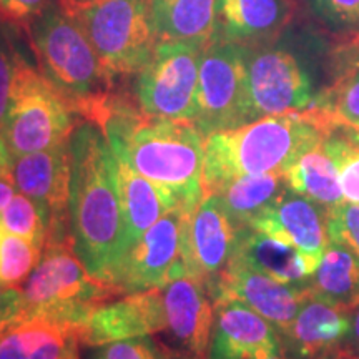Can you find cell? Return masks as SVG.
Segmentation results:
<instances>
[{"label": "cell", "mask_w": 359, "mask_h": 359, "mask_svg": "<svg viewBox=\"0 0 359 359\" xmlns=\"http://www.w3.org/2000/svg\"><path fill=\"white\" fill-rule=\"evenodd\" d=\"M341 130H343V132L346 133L348 137L356 143V145H359V132H356V130H349V128H341Z\"/></svg>", "instance_id": "b9f144b4"}, {"label": "cell", "mask_w": 359, "mask_h": 359, "mask_svg": "<svg viewBox=\"0 0 359 359\" xmlns=\"http://www.w3.org/2000/svg\"><path fill=\"white\" fill-rule=\"evenodd\" d=\"M330 241L346 246L359 258V205L346 203L327 208Z\"/></svg>", "instance_id": "1f68e13d"}, {"label": "cell", "mask_w": 359, "mask_h": 359, "mask_svg": "<svg viewBox=\"0 0 359 359\" xmlns=\"http://www.w3.org/2000/svg\"><path fill=\"white\" fill-rule=\"evenodd\" d=\"M25 29L40 74L69 102L75 114L100 123L109 110L114 77L98 58L74 12L62 0H52Z\"/></svg>", "instance_id": "277c9868"}, {"label": "cell", "mask_w": 359, "mask_h": 359, "mask_svg": "<svg viewBox=\"0 0 359 359\" xmlns=\"http://www.w3.org/2000/svg\"><path fill=\"white\" fill-rule=\"evenodd\" d=\"M40 248L25 238L12 233H4L0 240V283L8 286H19L32 275L42 258Z\"/></svg>", "instance_id": "f1b7e54d"}, {"label": "cell", "mask_w": 359, "mask_h": 359, "mask_svg": "<svg viewBox=\"0 0 359 359\" xmlns=\"http://www.w3.org/2000/svg\"><path fill=\"white\" fill-rule=\"evenodd\" d=\"M67 8L77 17L114 79L138 74L150 64L158 42L148 0H97Z\"/></svg>", "instance_id": "52a82bcc"}, {"label": "cell", "mask_w": 359, "mask_h": 359, "mask_svg": "<svg viewBox=\"0 0 359 359\" xmlns=\"http://www.w3.org/2000/svg\"><path fill=\"white\" fill-rule=\"evenodd\" d=\"M87 359H163V354L150 336H138L92 346Z\"/></svg>", "instance_id": "d6a6232c"}, {"label": "cell", "mask_w": 359, "mask_h": 359, "mask_svg": "<svg viewBox=\"0 0 359 359\" xmlns=\"http://www.w3.org/2000/svg\"><path fill=\"white\" fill-rule=\"evenodd\" d=\"M69 359H79V354H77V349H75V351H74V353H72V354H70V356H69Z\"/></svg>", "instance_id": "ee69618b"}, {"label": "cell", "mask_w": 359, "mask_h": 359, "mask_svg": "<svg viewBox=\"0 0 359 359\" xmlns=\"http://www.w3.org/2000/svg\"><path fill=\"white\" fill-rule=\"evenodd\" d=\"M69 218L74 251L85 269L115 286L132 243L114 150L102 128L88 120L70 137Z\"/></svg>", "instance_id": "6da1fadb"}, {"label": "cell", "mask_w": 359, "mask_h": 359, "mask_svg": "<svg viewBox=\"0 0 359 359\" xmlns=\"http://www.w3.org/2000/svg\"><path fill=\"white\" fill-rule=\"evenodd\" d=\"M283 351L271 323L238 299L215 303V320L205 359H262Z\"/></svg>", "instance_id": "9a60e30c"}, {"label": "cell", "mask_w": 359, "mask_h": 359, "mask_svg": "<svg viewBox=\"0 0 359 359\" xmlns=\"http://www.w3.org/2000/svg\"><path fill=\"white\" fill-rule=\"evenodd\" d=\"M308 288L316 298L349 309L359 302V258L346 246L330 241Z\"/></svg>", "instance_id": "4316f807"}, {"label": "cell", "mask_w": 359, "mask_h": 359, "mask_svg": "<svg viewBox=\"0 0 359 359\" xmlns=\"http://www.w3.org/2000/svg\"><path fill=\"white\" fill-rule=\"evenodd\" d=\"M114 154L167 196L193 213L203 200L205 135L195 123L151 118L111 98L98 123Z\"/></svg>", "instance_id": "7a4b0ae2"}, {"label": "cell", "mask_w": 359, "mask_h": 359, "mask_svg": "<svg viewBox=\"0 0 359 359\" xmlns=\"http://www.w3.org/2000/svg\"><path fill=\"white\" fill-rule=\"evenodd\" d=\"M251 105L257 120L268 115L304 111L313 107V82L288 48L275 42L245 47Z\"/></svg>", "instance_id": "30bf717a"}, {"label": "cell", "mask_w": 359, "mask_h": 359, "mask_svg": "<svg viewBox=\"0 0 359 359\" xmlns=\"http://www.w3.org/2000/svg\"><path fill=\"white\" fill-rule=\"evenodd\" d=\"M50 2L52 0H0V22L27 27Z\"/></svg>", "instance_id": "d590c367"}, {"label": "cell", "mask_w": 359, "mask_h": 359, "mask_svg": "<svg viewBox=\"0 0 359 359\" xmlns=\"http://www.w3.org/2000/svg\"><path fill=\"white\" fill-rule=\"evenodd\" d=\"M190 215L180 208L172 210L133 243L115 281L120 294L163 288L170 281L188 276L182 245Z\"/></svg>", "instance_id": "7c38bea8"}, {"label": "cell", "mask_w": 359, "mask_h": 359, "mask_svg": "<svg viewBox=\"0 0 359 359\" xmlns=\"http://www.w3.org/2000/svg\"><path fill=\"white\" fill-rule=\"evenodd\" d=\"M309 7L331 29H359V0H309Z\"/></svg>", "instance_id": "836d02e7"}, {"label": "cell", "mask_w": 359, "mask_h": 359, "mask_svg": "<svg viewBox=\"0 0 359 359\" xmlns=\"http://www.w3.org/2000/svg\"><path fill=\"white\" fill-rule=\"evenodd\" d=\"M236 228L217 195H205L187 219L182 257L188 276L208 288L228 266L235 253Z\"/></svg>", "instance_id": "5bb4252c"}, {"label": "cell", "mask_w": 359, "mask_h": 359, "mask_svg": "<svg viewBox=\"0 0 359 359\" xmlns=\"http://www.w3.org/2000/svg\"><path fill=\"white\" fill-rule=\"evenodd\" d=\"M8 170L17 190L32 198L42 212L47 228L45 246L72 243L69 218L70 140L48 150L11 158Z\"/></svg>", "instance_id": "8fae6325"}, {"label": "cell", "mask_w": 359, "mask_h": 359, "mask_svg": "<svg viewBox=\"0 0 359 359\" xmlns=\"http://www.w3.org/2000/svg\"><path fill=\"white\" fill-rule=\"evenodd\" d=\"M205 48L158 43L145 69L137 74L135 95L143 115L195 123L200 62Z\"/></svg>", "instance_id": "9c48e42d"}, {"label": "cell", "mask_w": 359, "mask_h": 359, "mask_svg": "<svg viewBox=\"0 0 359 359\" xmlns=\"http://www.w3.org/2000/svg\"><path fill=\"white\" fill-rule=\"evenodd\" d=\"M19 58V53L13 50L11 40L0 29V128L7 116L8 105H11L13 79H15Z\"/></svg>", "instance_id": "e575fe53"}, {"label": "cell", "mask_w": 359, "mask_h": 359, "mask_svg": "<svg viewBox=\"0 0 359 359\" xmlns=\"http://www.w3.org/2000/svg\"><path fill=\"white\" fill-rule=\"evenodd\" d=\"M255 120L245 47L217 39L201 53L195 125L208 137Z\"/></svg>", "instance_id": "ba28073f"}, {"label": "cell", "mask_w": 359, "mask_h": 359, "mask_svg": "<svg viewBox=\"0 0 359 359\" xmlns=\"http://www.w3.org/2000/svg\"><path fill=\"white\" fill-rule=\"evenodd\" d=\"M115 155V154H114ZM116 180L122 200L130 243H137L148 228L175 210L167 196L150 180L142 177L127 160L115 155Z\"/></svg>", "instance_id": "d4e9b609"}, {"label": "cell", "mask_w": 359, "mask_h": 359, "mask_svg": "<svg viewBox=\"0 0 359 359\" xmlns=\"http://www.w3.org/2000/svg\"><path fill=\"white\" fill-rule=\"evenodd\" d=\"M293 19L291 0H219L217 39L258 47L276 42Z\"/></svg>", "instance_id": "ffe728a7"}, {"label": "cell", "mask_w": 359, "mask_h": 359, "mask_svg": "<svg viewBox=\"0 0 359 359\" xmlns=\"http://www.w3.org/2000/svg\"><path fill=\"white\" fill-rule=\"evenodd\" d=\"M13 195H15V183H13L11 170L6 168L0 172V212L6 208Z\"/></svg>", "instance_id": "f35d334b"}, {"label": "cell", "mask_w": 359, "mask_h": 359, "mask_svg": "<svg viewBox=\"0 0 359 359\" xmlns=\"http://www.w3.org/2000/svg\"><path fill=\"white\" fill-rule=\"evenodd\" d=\"M74 114L52 83L19 58L11 105L0 128L8 160L69 142L75 130Z\"/></svg>", "instance_id": "8992f818"}, {"label": "cell", "mask_w": 359, "mask_h": 359, "mask_svg": "<svg viewBox=\"0 0 359 359\" xmlns=\"http://www.w3.org/2000/svg\"><path fill=\"white\" fill-rule=\"evenodd\" d=\"M336 57L333 83L318 93L313 107L321 110L336 128L359 132V34L341 45Z\"/></svg>", "instance_id": "cb8c5ba5"}, {"label": "cell", "mask_w": 359, "mask_h": 359, "mask_svg": "<svg viewBox=\"0 0 359 359\" xmlns=\"http://www.w3.org/2000/svg\"><path fill=\"white\" fill-rule=\"evenodd\" d=\"M8 168V156L6 148H4L2 142H0V170H6Z\"/></svg>", "instance_id": "ab89813d"}, {"label": "cell", "mask_w": 359, "mask_h": 359, "mask_svg": "<svg viewBox=\"0 0 359 359\" xmlns=\"http://www.w3.org/2000/svg\"><path fill=\"white\" fill-rule=\"evenodd\" d=\"M65 7H74V6H83V4L97 2V0H62Z\"/></svg>", "instance_id": "60d3db41"}, {"label": "cell", "mask_w": 359, "mask_h": 359, "mask_svg": "<svg viewBox=\"0 0 359 359\" xmlns=\"http://www.w3.org/2000/svg\"><path fill=\"white\" fill-rule=\"evenodd\" d=\"M4 233H6V231H4V230H2V226H0V240H2V236H4Z\"/></svg>", "instance_id": "f6af8a7d"}, {"label": "cell", "mask_w": 359, "mask_h": 359, "mask_svg": "<svg viewBox=\"0 0 359 359\" xmlns=\"http://www.w3.org/2000/svg\"><path fill=\"white\" fill-rule=\"evenodd\" d=\"M348 311L351 327H349L346 343L341 351V359H359V302L353 304Z\"/></svg>", "instance_id": "74e56055"}, {"label": "cell", "mask_w": 359, "mask_h": 359, "mask_svg": "<svg viewBox=\"0 0 359 359\" xmlns=\"http://www.w3.org/2000/svg\"><path fill=\"white\" fill-rule=\"evenodd\" d=\"M0 226L6 233L25 238L40 248H45L47 228L42 212L37 203L24 193L13 195L6 208L0 212Z\"/></svg>", "instance_id": "f546056e"}, {"label": "cell", "mask_w": 359, "mask_h": 359, "mask_svg": "<svg viewBox=\"0 0 359 359\" xmlns=\"http://www.w3.org/2000/svg\"><path fill=\"white\" fill-rule=\"evenodd\" d=\"M236 231V246L231 258L276 281L296 286L308 285V280L320 263L294 245L263 231L253 228H241Z\"/></svg>", "instance_id": "44dd1931"}, {"label": "cell", "mask_w": 359, "mask_h": 359, "mask_svg": "<svg viewBox=\"0 0 359 359\" xmlns=\"http://www.w3.org/2000/svg\"><path fill=\"white\" fill-rule=\"evenodd\" d=\"M213 304L224 299H238L283 333L290 327L299 308L311 294L308 285L296 286L276 281L245 263L231 258L224 271L208 286Z\"/></svg>", "instance_id": "4fadbf2b"}, {"label": "cell", "mask_w": 359, "mask_h": 359, "mask_svg": "<svg viewBox=\"0 0 359 359\" xmlns=\"http://www.w3.org/2000/svg\"><path fill=\"white\" fill-rule=\"evenodd\" d=\"M24 320L43 318L80 331L90 314L120 294L115 286L93 278L72 243L47 245L22 288Z\"/></svg>", "instance_id": "5b68a950"}, {"label": "cell", "mask_w": 359, "mask_h": 359, "mask_svg": "<svg viewBox=\"0 0 359 359\" xmlns=\"http://www.w3.org/2000/svg\"><path fill=\"white\" fill-rule=\"evenodd\" d=\"M349 311L309 294L286 331L283 351L290 359H341L349 334Z\"/></svg>", "instance_id": "ac0fdd59"}, {"label": "cell", "mask_w": 359, "mask_h": 359, "mask_svg": "<svg viewBox=\"0 0 359 359\" xmlns=\"http://www.w3.org/2000/svg\"><path fill=\"white\" fill-rule=\"evenodd\" d=\"M218 4L219 0H148L156 42L206 48L217 40Z\"/></svg>", "instance_id": "7402d4cb"}, {"label": "cell", "mask_w": 359, "mask_h": 359, "mask_svg": "<svg viewBox=\"0 0 359 359\" xmlns=\"http://www.w3.org/2000/svg\"><path fill=\"white\" fill-rule=\"evenodd\" d=\"M262 359H290L286 356L285 351H278V353H269L266 356H263Z\"/></svg>", "instance_id": "7bdbcfd3"}, {"label": "cell", "mask_w": 359, "mask_h": 359, "mask_svg": "<svg viewBox=\"0 0 359 359\" xmlns=\"http://www.w3.org/2000/svg\"><path fill=\"white\" fill-rule=\"evenodd\" d=\"M20 321H24L22 290L0 283V334Z\"/></svg>", "instance_id": "8d00e7d4"}, {"label": "cell", "mask_w": 359, "mask_h": 359, "mask_svg": "<svg viewBox=\"0 0 359 359\" xmlns=\"http://www.w3.org/2000/svg\"><path fill=\"white\" fill-rule=\"evenodd\" d=\"M336 127L316 107L268 115L205 138V195H217L243 175L283 173Z\"/></svg>", "instance_id": "3957f363"}, {"label": "cell", "mask_w": 359, "mask_h": 359, "mask_svg": "<svg viewBox=\"0 0 359 359\" xmlns=\"http://www.w3.org/2000/svg\"><path fill=\"white\" fill-rule=\"evenodd\" d=\"M161 288L132 293L114 303H105L90 314L79 331V341L92 348L111 341L150 336L165 331Z\"/></svg>", "instance_id": "2e32d148"}, {"label": "cell", "mask_w": 359, "mask_h": 359, "mask_svg": "<svg viewBox=\"0 0 359 359\" xmlns=\"http://www.w3.org/2000/svg\"><path fill=\"white\" fill-rule=\"evenodd\" d=\"M283 173L291 190L325 208H333L344 201L338 167L327 150L325 138L299 155Z\"/></svg>", "instance_id": "484cf974"}, {"label": "cell", "mask_w": 359, "mask_h": 359, "mask_svg": "<svg viewBox=\"0 0 359 359\" xmlns=\"http://www.w3.org/2000/svg\"><path fill=\"white\" fill-rule=\"evenodd\" d=\"M339 173V187L346 203L359 205V145L341 128L325 137Z\"/></svg>", "instance_id": "4dcf8cb0"}, {"label": "cell", "mask_w": 359, "mask_h": 359, "mask_svg": "<svg viewBox=\"0 0 359 359\" xmlns=\"http://www.w3.org/2000/svg\"><path fill=\"white\" fill-rule=\"evenodd\" d=\"M248 228L294 245L316 262H320L330 243L327 208L290 187Z\"/></svg>", "instance_id": "d6986e66"}, {"label": "cell", "mask_w": 359, "mask_h": 359, "mask_svg": "<svg viewBox=\"0 0 359 359\" xmlns=\"http://www.w3.org/2000/svg\"><path fill=\"white\" fill-rule=\"evenodd\" d=\"M161 296L170 339L190 356L205 359L215 320V304L205 283L178 278L161 288Z\"/></svg>", "instance_id": "e0dca14e"}, {"label": "cell", "mask_w": 359, "mask_h": 359, "mask_svg": "<svg viewBox=\"0 0 359 359\" xmlns=\"http://www.w3.org/2000/svg\"><path fill=\"white\" fill-rule=\"evenodd\" d=\"M288 188L285 173L243 175L228 183L217 196L236 230L248 228Z\"/></svg>", "instance_id": "83f0119b"}, {"label": "cell", "mask_w": 359, "mask_h": 359, "mask_svg": "<svg viewBox=\"0 0 359 359\" xmlns=\"http://www.w3.org/2000/svg\"><path fill=\"white\" fill-rule=\"evenodd\" d=\"M79 343L74 327L30 318L0 334V359H69Z\"/></svg>", "instance_id": "603a6c76"}, {"label": "cell", "mask_w": 359, "mask_h": 359, "mask_svg": "<svg viewBox=\"0 0 359 359\" xmlns=\"http://www.w3.org/2000/svg\"><path fill=\"white\" fill-rule=\"evenodd\" d=\"M0 172H2V170H0Z\"/></svg>", "instance_id": "bcb514c9"}]
</instances>
